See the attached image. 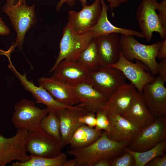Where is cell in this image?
<instances>
[{
  "instance_id": "1",
  "label": "cell",
  "mask_w": 166,
  "mask_h": 166,
  "mask_svg": "<svg viewBox=\"0 0 166 166\" xmlns=\"http://www.w3.org/2000/svg\"><path fill=\"white\" fill-rule=\"evenodd\" d=\"M130 143L117 142L109 138L106 131L92 144L85 147L71 149L67 153L74 157L77 166H94L98 160L109 159L118 155L124 151Z\"/></svg>"
},
{
  "instance_id": "2",
  "label": "cell",
  "mask_w": 166,
  "mask_h": 166,
  "mask_svg": "<svg viewBox=\"0 0 166 166\" xmlns=\"http://www.w3.org/2000/svg\"><path fill=\"white\" fill-rule=\"evenodd\" d=\"M26 0H7L2 8L3 11L10 19L16 32V44L21 50L26 33L37 22L35 4L29 6Z\"/></svg>"
},
{
  "instance_id": "3",
  "label": "cell",
  "mask_w": 166,
  "mask_h": 166,
  "mask_svg": "<svg viewBox=\"0 0 166 166\" xmlns=\"http://www.w3.org/2000/svg\"><path fill=\"white\" fill-rule=\"evenodd\" d=\"M163 41L146 45L139 42L133 36H120L121 51L123 56L131 62L134 60L140 61L148 67L154 76L158 75L156 56Z\"/></svg>"
},
{
  "instance_id": "4",
  "label": "cell",
  "mask_w": 166,
  "mask_h": 166,
  "mask_svg": "<svg viewBox=\"0 0 166 166\" xmlns=\"http://www.w3.org/2000/svg\"><path fill=\"white\" fill-rule=\"evenodd\" d=\"M93 38L92 30L77 33L67 23L63 29L58 55L50 72H52L57 65L63 60L76 61L79 55Z\"/></svg>"
},
{
  "instance_id": "5",
  "label": "cell",
  "mask_w": 166,
  "mask_h": 166,
  "mask_svg": "<svg viewBox=\"0 0 166 166\" xmlns=\"http://www.w3.org/2000/svg\"><path fill=\"white\" fill-rule=\"evenodd\" d=\"M159 4L157 0H142L136 10V18L140 32L148 42L151 41L154 32L158 33L161 38H166V28L156 12Z\"/></svg>"
},
{
  "instance_id": "6",
  "label": "cell",
  "mask_w": 166,
  "mask_h": 166,
  "mask_svg": "<svg viewBox=\"0 0 166 166\" xmlns=\"http://www.w3.org/2000/svg\"><path fill=\"white\" fill-rule=\"evenodd\" d=\"M11 121L16 128H24L28 132L38 131L42 128L40 122L48 114L46 109H42L32 100H21L14 106Z\"/></svg>"
},
{
  "instance_id": "7",
  "label": "cell",
  "mask_w": 166,
  "mask_h": 166,
  "mask_svg": "<svg viewBox=\"0 0 166 166\" xmlns=\"http://www.w3.org/2000/svg\"><path fill=\"white\" fill-rule=\"evenodd\" d=\"M166 139V116L155 118L153 122L142 129L128 146L131 150L142 152L149 150Z\"/></svg>"
},
{
  "instance_id": "8",
  "label": "cell",
  "mask_w": 166,
  "mask_h": 166,
  "mask_svg": "<svg viewBox=\"0 0 166 166\" xmlns=\"http://www.w3.org/2000/svg\"><path fill=\"white\" fill-rule=\"evenodd\" d=\"M25 148L30 154L52 158L59 155L63 148L61 143L42 129L34 132H28Z\"/></svg>"
},
{
  "instance_id": "9",
  "label": "cell",
  "mask_w": 166,
  "mask_h": 166,
  "mask_svg": "<svg viewBox=\"0 0 166 166\" xmlns=\"http://www.w3.org/2000/svg\"><path fill=\"white\" fill-rule=\"evenodd\" d=\"M28 132L21 128L18 129L16 134L10 137L0 135V166H5L14 160L24 162L29 159L25 146Z\"/></svg>"
},
{
  "instance_id": "10",
  "label": "cell",
  "mask_w": 166,
  "mask_h": 166,
  "mask_svg": "<svg viewBox=\"0 0 166 166\" xmlns=\"http://www.w3.org/2000/svg\"><path fill=\"white\" fill-rule=\"evenodd\" d=\"M135 60V63L129 61L123 56L121 51L118 61L109 67L121 71L126 79L134 86L138 93L141 94L144 86L153 81L156 78L147 72L149 70L146 65L138 60Z\"/></svg>"
},
{
  "instance_id": "11",
  "label": "cell",
  "mask_w": 166,
  "mask_h": 166,
  "mask_svg": "<svg viewBox=\"0 0 166 166\" xmlns=\"http://www.w3.org/2000/svg\"><path fill=\"white\" fill-rule=\"evenodd\" d=\"M52 76L68 85L90 83V71L77 61L63 60L53 69Z\"/></svg>"
},
{
  "instance_id": "12",
  "label": "cell",
  "mask_w": 166,
  "mask_h": 166,
  "mask_svg": "<svg viewBox=\"0 0 166 166\" xmlns=\"http://www.w3.org/2000/svg\"><path fill=\"white\" fill-rule=\"evenodd\" d=\"M126 79L121 71L113 67H102L96 71H90V84L108 98L115 89L126 83Z\"/></svg>"
},
{
  "instance_id": "13",
  "label": "cell",
  "mask_w": 166,
  "mask_h": 166,
  "mask_svg": "<svg viewBox=\"0 0 166 166\" xmlns=\"http://www.w3.org/2000/svg\"><path fill=\"white\" fill-rule=\"evenodd\" d=\"M101 12V0H95L91 5L82 7L79 11H69L68 23L77 33L92 30L97 22Z\"/></svg>"
},
{
  "instance_id": "14",
  "label": "cell",
  "mask_w": 166,
  "mask_h": 166,
  "mask_svg": "<svg viewBox=\"0 0 166 166\" xmlns=\"http://www.w3.org/2000/svg\"><path fill=\"white\" fill-rule=\"evenodd\" d=\"M158 76L144 87L141 94L150 113L155 118L166 116V88Z\"/></svg>"
},
{
  "instance_id": "15",
  "label": "cell",
  "mask_w": 166,
  "mask_h": 166,
  "mask_svg": "<svg viewBox=\"0 0 166 166\" xmlns=\"http://www.w3.org/2000/svg\"><path fill=\"white\" fill-rule=\"evenodd\" d=\"M110 124V130L107 132L110 139L117 142L130 144L142 128L113 111L106 109Z\"/></svg>"
},
{
  "instance_id": "16",
  "label": "cell",
  "mask_w": 166,
  "mask_h": 166,
  "mask_svg": "<svg viewBox=\"0 0 166 166\" xmlns=\"http://www.w3.org/2000/svg\"><path fill=\"white\" fill-rule=\"evenodd\" d=\"M101 67H109L118 60L121 51L119 34L112 33L93 38Z\"/></svg>"
},
{
  "instance_id": "17",
  "label": "cell",
  "mask_w": 166,
  "mask_h": 166,
  "mask_svg": "<svg viewBox=\"0 0 166 166\" xmlns=\"http://www.w3.org/2000/svg\"><path fill=\"white\" fill-rule=\"evenodd\" d=\"M9 67L18 78L24 88L31 93L37 103L45 105L48 112L50 111H57L65 108H74L76 106H70L58 102L55 100L44 89L39 86L35 85L31 81H28L26 74H21L16 69L10 62Z\"/></svg>"
},
{
  "instance_id": "18",
  "label": "cell",
  "mask_w": 166,
  "mask_h": 166,
  "mask_svg": "<svg viewBox=\"0 0 166 166\" xmlns=\"http://www.w3.org/2000/svg\"><path fill=\"white\" fill-rule=\"evenodd\" d=\"M89 111L81 104L74 108H65L56 111L60 124V130L63 147L69 144L71 137L79 126L85 124L80 123L79 118Z\"/></svg>"
},
{
  "instance_id": "19",
  "label": "cell",
  "mask_w": 166,
  "mask_h": 166,
  "mask_svg": "<svg viewBox=\"0 0 166 166\" xmlns=\"http://www.w3.org/2000/svg\"><path fill=\"white\" fill-rule=\"evenodd\" d=\"M39 86L45 89L57 101L70 106L78 104L73 86L68 85L52 76L41 77L38 80Z\"/></svg>"
},
{
  "instance_id": "20",
  "label": "cell",
  "mask_w": 166,
  "mask_h": 166,
  "mask_svg": "<svg viewBox=\"0 0 166 166\" xmlns=\"http://www.w3.org/2000/svg\"><path fill=\"white\" fill-rule=\"evenodd\" d=\"M73 89L79 103L89 112L95 113L105 109L108 98L91 85L82 84L73 86Z\"/></svg>"
},
{
  "instance_id": "21",
  "label": "cell",
  "mask_w": 166,
  "mask_h": 166,
  "mask_svg": "<svg viewBox=\"0 0 166 166\" xmlns=\"http://www.w3.org/2000/svg\"><path fill=\"white\" fill-rule=\"evenodd\" d=\"M138 93L131 83L124 84L115 89L108 99L105 109L123 114Z\"/></svg>"
},
{
  "instance_id": "22",
  "label": "cell",
  "mask_w": 166,
  "mask_h": 166,
  "mask_svg": "<svg viewBox=\"0 0 166 166\" xmlns=\"http://www.w3.org/2000/svg\"><path fill=\"white\" fill-rule=\"evenodd\" d=\"M121 115L142 128L149 125L155 119L148 110L141 94L138 93L134 97L128 109Z\"/></svg>"
},
{
  "instance_id": "23",
  "label": "cell",
  "mask_w": 166,
  "mask_h": 166,
  "mask_svg": "<svg viewBox=\"0 0 166 166\" xmlns=\"http://www.w3.org/2000/svg\"><path fill=\"white\" fill-rule=\"evenodd\" d=\"M101 12L100 18L92 30L93 38L112 33L131 35L143 38L140 32L131 29L120 28L113 25L108 20V13L109 7L104 0H101Z\"/></svg>"
},
{
  "instance_id": "24",
  "label": "cell",
  "mask_w": 166,
  "mask_h": 166,
  "mask_svg": "<svg viewBox=\"0 0 166 166\" xmlns=\"http://www.w3.org/2000/svg\"><path fill=\"white\" fill-rule=\"evenodd\" d=\"M102 130L83 124L78 127L69 142L70 148L76 149L88 146L97 140L101 136Z\"/></svg>"
},
{
  "instance_id": "25",
  "label": "cell",
  "mask_w": 166,
  "mask_h": 166,
  "mask_svg": "<svg viewBox=\"0 0 166 166\" xmlns=\"http://www.w3.org/2000/svg\"><path fill=\"white\" fill-rule=\"evenodd\" d=\"M166 150V139L164 140L153 148L142 152L131 150L127 147L124 151L128 152L133 157L135 166H144L149 161L156 156L165 154Z\"/></svg>"
},
{
  "instance_id": "26",
  "label": "cell",
  "mask_w": 166,
  "mask_h": 166,
  "mask_svg": "<svg viewBox=\"0 0 166 166\" xmlns=\"http://www.w3.org/2000/svg\"><path fill=\"white\" fill-rule=\"evenodd\" d=\"M92 71L101 67L95 42L93 39L81 52L77 61Z\"/></svg>"
},
{
  "instance_id": "27",
  "label": "cell",
  "mask_w": 166,
  "mask_h": 166,
  "mask_svg": "<svg viewBox=\"0 0 166 166\" xmlns=\"http://www.w3.org/2000/svg\"><path fill=\"white\" fill-rule=\"evenodd\" d=\"M29 159L24 162H16L11 166H63L67 159V156L61 152L52 158L45 157L30 154Z\"/></svg>"
},
{
  "instance_id": "28",
  "label": "cell",
  "mask_w": 166,
  "mask_h": 166,
  "mask_svg": "<svg viewBox=\"0 0 166 166\" xmlns=\"http://www.w3.org/2000/svg\"><path fill=\"white\" fill-rule=\"evenodd\" d=\"M40 125L44 131L62 143L59 119L56 111L48 112L41 120Z\"/></svg>"
},
{
  "instance_id": "29",
  "label": "cell",
  "mask_w": 166,
  "mask_h": 166,
  "mask_svg": "<svg viewBox=\"0 0 166 166\" xmlns=\"http://www.w3.org/2000/svg\"><path fill=\"white\" fill-rule=\"evenodd\" d=\"M96 113V123L95 128L109 132L110 130V124L105 109Z\"/></svg>"
},
{
  "instance_id": "30",
  "label": "cell",
  "mask_w": 166,
  "mask_h": 166,
  "mask_svg": "<svg viewBox=\"0 0 166 166\" xmlns=\"http://www.w3.org/2000/svg\"><path fill=\"white\" fill-rule=\"evenodd\" d=\"M121 156L115 158L111 161V166H133L135 165V160L129 153L124 151Z\"/></svg>"
},
{
  "instance_id": "31",
  "label": "cell",
  "mask_w": 166,
  "mask_h": 166,
  "mask_svg": "<svg viewBox=\"0 0 166 166\" xmlns=\"http://www.w3.org/2000/svg\"><path fill=\"white\" fill-rule=\"evenodd\" d=\"M79 122L82 124L93 128L96 125V120L94 113L88 112L86 114L80 117L79 119Z\"/></svg>"
},
{
  "instance_id": "32",
  "label": "cell",
  "mask_w": 166,
  "mask_h": 166,
  "mask_svg": "<svg viewBox=\"0 0 166 166\" xmlns=\"http://www.w3.org/2000/svg\"><path fill=\"white\" fill-rule=\"evenodd\" d=\"M157 10L159 17L163 26L166 28V0H162L159 3Z\"/></svg>"
},
{
  "instance_id": "33",
  "label": "cell",
  "mask_w": 166,
  "mask_h": 166,
  "mask_svg": "<svg viewBox=\"0 0 166 166\" xmlns=\"http://www.w3.org/2000/svg\"><path fill=\"white\" fill-rule=\"evenodd\" d=\"M157 70L159 77L165 83L166 81V59L158 63Z\"/></svg>"
},
{
  "instance_id": "34",
  "label": "cell",
  "mask_w": 166,
  "mask_h": 166,
  "mask_svg": "<svg viewBox=\"0 0 166 166\" xmlns=\"http://www.w3.org/2000/svg\"><path fill=\"white\" fill-rule=\"evenodd\" d=\"M145 166H166V155L155 157L148 162Z\"/></svg>"
},
{
  "instance_id": "35",
  "label": "cell",
  "mask_w": 166,
  "mask_h": 166,
  "mask_svg": "<svg viewBox=\"0 0 166 166\" xmlns=\"http://www.w3.org/2000/svg\"><path fill=\"white\" fill-rule=\"evenodd\" d=\"M156 58L159 60L166 59V38L164 39L157 53Z\"/></svg>"
},
{
  "instance_id": "36",
  "label": "cell",
  "mask_w": 166,
  "mask_h": 166,
  "mask_svg": "<svg viewBox=\"0 0 166 166\" xmlns=\"http://www.w3.org/2000/svg\"><path fill=\"white\" fill-rule=\"evenodd\" d=\"M10 33V30L2 18L0 17V35L6 36Z\"/></svg>"
},
{
  "instance_id": "37",
  "label": "cell",
  "mask_w": 166,
  "mask_h": 166,
  "mask_svg": "<svg viewBox=\"0 0 166 166\" xmlns=\"http://www.w3.org/2000/svg\"><path fill=\"white\" fill-rule=\"evenodd\" d=\"M75 2V0H60L56 5V9L57 11H59L63 4L65 3L69 7H72L74 6Z\"/></svg>"
},
{
  "instance_id": "38",
  "label": "cell",
  "mask_w": 166,
  "mask_h": 166,
  "mask_svg": "<svg viewBox=\"0 0 166 166\" xmlns=\"http://www.w3.org/2000/svg\"><path fill=\"white\" fill-rule=\"evenodd\" d=\"M128 0H109V7L113 9L119 7L121 4L126 3Z\"/></svg>"
},
{
  "instance_id": "39",
  "label": "cell",
  "mask_w": 166,
  "mask_h": 166,
  "mask_svg": "<svg viewBox=\"0 0 166 166\" xmlns=\"http://www.w3.org/2000/svg\"><path fill=\"white\" fill-rule=\"evenodd\" d=\"M109 159H101L97 161L94 166H110L111 161Z\"/></svg>"
},
{
  "instance_id": "40",
  "label": "cell",
  "mask_w": 166,
  "mask_h": 166,
  "mask_svg": "<svg viewBox=\"0 0 166 166\" xmlns=\"http://www.w3.org/2000/svg\"><path fill=\"white\" fill-rule=\"evenodd\" d=\"M77 165V162L74 158L73 159L66 160L63 164V166H75Z\"/></svg>"
},
{
  "instance_id": "41",
  "label": "cell",
  "mask_w": 166,
  "mask_h": 166,
  "mask_svg": "<svg viewBox=\"0 0 166 166\" xmlns=\"http://www.w3.org/2000/svg\"><path fill=\"white\" fill-rule=\"evenodd\" d=\"M79 1L81 3L82 7L84 6L87 5V0H75ZM109 2V0H107Z\"/></svg>"
},
{
  "instance_id": "42",
  "label": "cell",
  "mask_w": 166,
  "mask_h": 166,
  "mask_svg": "<svg viewBox=\"0 0 166 166\" xmlns=\"http://www.w3.org/2000/svg\"></svg>"
}]
</instances>
